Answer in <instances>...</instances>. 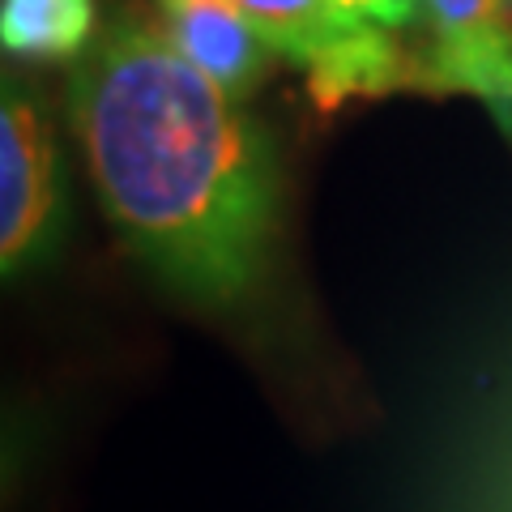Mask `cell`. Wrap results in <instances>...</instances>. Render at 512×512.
<instances>
[{
  "label": "cell",
  "mask_w": 512,
  "mask_h": 512,
  "mask_svg": "<svg viewBox=\"0 0 512 512\" xmlns=\"http://www.w3.org/2000/svg\"><path fill=\"white\" fill-rule=\"evenodd\" d=\"M269 47L308 77L320 107L346 99H380L393 90L436 94L431 60L414 56L402 30L355 18L342 0H235Z\"/></svg>",
  "instance_id": "obj_2"
},
{
  "label": "cell",
  "mask_w": 512,
  "mask_h": 512,
  "mask_svg": "<svg viewBox=\"0 0 512 512\" xmlns=\"http://www.w3.org/2000/svg\"><path fill=\"white\" fill-rule=\"evenodd\" d=\"M436 94L478 99L512 141V0H423Z\"/></svg>",
  "instance_id": "obj_4"
},
{
  "label": "cell",
  "mask_w": 512,
  "mask_h": 512,
  "mask_svg": "<svg viewBox=\"0 0 512 512\" xmlns=\"http://www.w3.org/2000/svg\"><path fill=\"white\" fill-rule=\"evenodd\" d=\"M99 35L94 0H0V47L18 60H77Z\"/></svg>",
  "instance_id": "obj_6"
},
{
  "label": "cell",
  "mask_w": 512,
  "mask_h": 512,
  "mask_svg": "<svg viewBox=\"0 0 512 512\" xmlns=\"http://www.w3.org/2000/svg\"><path fill=\"white\" fill-rule=\"evenodd\" d=\"M69 124L103 214L154 278L197 303H239L269 265L282 171L244 103L124 9L73 60Z\"/></svg>",
  "instance_id": "obj_1"
},
{
  "label": "cell",
  "mask_w": 512,
  "mask_h": 512,
  "mask_svg": "<svg viewBox=\"0 0 512 512\" xmlns=\"http://www.w3.org/2000/svg\"><path fill=\"white\" fill-rule=\"evenodd\" d=\"M64 184L52 124L26 86L5 82L0 99V265L22 278L60 239Z\"/></svg>",
  "instance_id": "obj_3"
},
{
  "label": "cell",
  "mask_w": 512,
  "mask_h": 512,
  "mask_svg": "<svg viewBox=\"0 0 512 512\" xmlns=\"http://www.w3.org/2000/svg\"><path fill=\"white\" fill-rule=\"evenodd\" d=\"M158 30L188 64L222 86L235 103H248L274 73L278 52L239 13L235 0H154Z\"/></svg>",
  "instance_id": "obj_5"
},
{
  "label": "cell",
  "mask_w": 512,
  "mask_h": 512,
  "mask_svg": "<svg viewBox=\"0 0 512 512\" xmlns=\"http://www.w3.org/2000/svg\"><path fill=\"white\" fill-rule=\"evenodd\" d=\"M342 5L363 22H376L384 30H410L423 18V0H342Z\"/></svg>",
  "instance_id": "obj_7"
}]
</instances>
